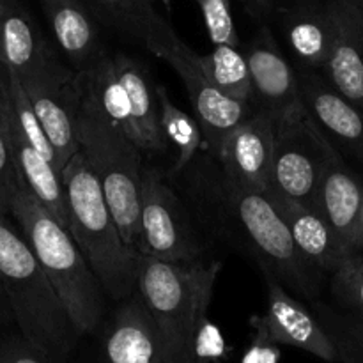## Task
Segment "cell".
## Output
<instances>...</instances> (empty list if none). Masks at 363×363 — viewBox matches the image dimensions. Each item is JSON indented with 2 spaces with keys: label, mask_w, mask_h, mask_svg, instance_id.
Here are the masks:
<instances>
[{
  "label": "cell",
  "mask_w": 363,
  "mask_h": 363,
  "mask_svg": "<svg viewBox=\"0 0 363 363\" xmlns=\"http://www.w3.org/2000/svg\"><path fill=\"white\" fill-rule=\"evenodd\" d=\"M314 206L353 254L358 250V222L363 206V179L333 151L319 183Z\"/></svg>",
  "instance_id": "cell-17"
},
{
  "label": "cell",
  "mask_w": 363,
  "mask_h": 363,
  "mask_svg": "<svg viewBox=\"0 0 363 363\" xmlns=\"http://www.w3.org/2000/svg\"><path fill=\"white\" fill-rule=\"evenodd\" d=\"M4 112H6V106H4ZM6 124L21 181L30 188L39 202L67 229V202L62 174L28 142V138L21 133L20 128L13 123L7 112Z\"/></svg>",
  "instance_id": "cell-24"
},
{
  "label": "cell",
  "mask_w": 363,
  "mask_h": 363,
  "mask_svg": "<svg viewBox=\"0 0 363 363\" xmlns=\"http://www.w3.org/2000/svg\"><path fill=\"white\" fill-rule=\"evenodd\" d=\"M20 82L55 147L62 172L66 163L80 151L77 135V69L59 59Z\"/></svg>",
  "instance_id": "cell-10"
},
{
  "label": "cell",
  "mask_w": 363,
  "mask_h": 363,
  "mask_svg": "<svg viewBox=\"0 0 363 363\" xmlns=\"http://www.w3.org/2000/svg\"><path fill=\"white\" fill-rule=\"evenodd\" d=\"M149 2H152V4H155V2H160V4H163V6H165L167 9L170 11V0H149Z\"/></svg>",
  "instance_id": "cell-36"
},
{
  "label": "cell",
  "mask_w": 363,
  "mask_h": 363,
  "mask_svg": "<svg viewBox=\"0 0 363 363\" xmlns=\"http://www.w3.org/2000/svg\"><path fill=\"white\" fill-rule=\"evenodd\" d=\"M113 66L126 89L133 142L142 152L163 155L169 149V140L162 126L160 99L156 87H152L145 67L133 57L113 53Z\"/></svg>",
  "instance_id": "cell-21"
},
{
  "label": "cell",
  "mask_w": 363,
  "mask_h": 363,
  "mask_svg": "<svg viewBox=\"0 0 363 363\" xmlns=\"http://www.w3.org/2000/svg\"><path fill=\"white\" fill-rule=\"evenodd\" d=\"M67 202V230L98 277L103 291L116 301L137 293L140 252L123 240L99 179L78 151L62 169Z\"/></svg>",
  "instance_id": "cell-3"
},
{
  "label": "cell",
  "mask_w": 363,
  "mask_h": 363,
  "mask_svg": "<svg viewBox=\"0 0 363 363\" xmlns=\"http://www.w3.org/2000/svg\"><path fill=\"white\" fill-rule=\"evenodd\" d=\"M194 59L204 77L215 85L218 91L236 101L254 103V84H252L250 67H248L245 52L240 46L215 45L211 52L199 55L194 53Z\"/></svg>",
  "instance_id": "cell-25"
},
{
  "label": "cell",
  "mask_w": 363,
  "mask_h": 363,
  "mask_svg": "<svg viewBox=\"0 0 363 363\" xmlns=\"http://www.w3.org/2000/svg\"><path fill=\"white\" fill-rule=\"evenodd\" d=\"M78 91V89H77ZM77 135L103 188L106 202L126 245L138 250L142 195V151L124 131L113 126L78 94Z\"/></svg>",
  "instance_id": "cell-5"
},
{
  "label": "cell",
  "mask_w": 363,
  "mask_h": 363,
  "mask_svg": "<svg viewBox=\"0 0 363 363\" xmlns=\"http://www.w3.org/2000/svg\"><path fill=\"white\" fill-rule=\"evenodd\" d=\"M252 84L254 103L272 113L277 121L303 101L300 77L293 69L268 27H262L245 50Z\"/></svg>",
  "instance_id": "cell-13"
},
{
  "label": "cell",
  "mask_w": 363,
  "mask_h": 363,
  "mask_svg": "<svg viewBox=\"0 0 363 363\" xmlns=\"http://www.w3.org/2000/svg\"><path fill=\"white\" fill-rule=\"evenodd\" d=\"M335 151L301 101L277 121L275 155L268 194L314 204L319 183Z\"/></svg>",
  "instance_id": "cell-7"
},
{
  "label": "cell",
  "mask_w": 363,
  "mask_h": 363,
  "mask_svg": "<svg viewBox=\"0 0 363 363\" xmlns=\"http://www.w3.org/2000/svg\"><path fill=\"white\" fill-rule=\"evenodd\" d=\"M0 363H55L21 333L0 337Z\"/></svg>",
  "instance_id": "cell-31"
},
{
  "label": "cell",
  "mask_w": 363,
  "mask_h": 363,
  "mask_svg": "<svg viewBox=\"0 0 363 363\" xmlns=\"http://www.w3.org/2000/svg\"><path fill=\"white\" fill-rule=\"evenodd\" d=\"M194 53V50L179 39L172 48L163 52L160 59L169 64L183 82L194 106L195 119L202 128L206 147L213 156H216L227 133L254 110L252 105L236 101L218 91L197 66Z\"/></svg>",
  "instance_id": "cell-11"
},
{
  "label": "cell",
  "mask_w": 363,
  "mask_h": 363,
  "mask_svg": "<svg viewBox=\"0 0 363 363\" xmlns=\"http://www.w3.org/2000/svg\"><path fill=\"white\" fill-rule=\"evenodd\" d=\"M353 2H354V4H357V6H358V7H360V9L363 11V0H353Z\"/></svg>",
  "instance_id": "cell-37"
},
{
  "label": "cell",
  "mask_w": 363,
  "mask_h": 363,
  "mask_svg": "<svg viewBox=\"0 0 363 363\" xmlns=\"http://www.w3.org/2000/svg\"><path fill=\"white\" fill-rule=\"evenodd\" d=\"M358 250L363 254V206L360 213V222H358Z\"/></svg>",
  "instance_id": "cell-35"
},
{
  "label": "cell",
  "mask_w": 363,
  "mask_h": 363,
  "mask_svg": "<svg viewBox=\"0 0 363 363\" xmlns=\"http://www.w3.org/2000/svg\"><path fill=\"white\" fill-rule=\"evenodd\" d=\"M222 264L138 259L137 293L155 319L169 363H201L208 308Z\"/></svg>",
  "instance_id": "cell-1"
},
{
  "label": "cell",
  "mask_w": 363,
  "mask_h": 363,
  "mask_svg": "<svg viewBox=\"0 0 363 363\" xmlns=\"http://www.w3.org/2000/svg\"><path fill=\"white\" fill-rule=\"evenodd\" d=\"M318 318L335 340L340 363H363V318L337 314L328 307H318Z\"/></svg>",
  "instance_id": "cell-27"
},
{
  "label": "cell",
  "mask_w": 363,
  "mask_h": 363,
  "mask_svg": "<svg viewBox=\"0 0 363 363\" xmlns=\"http://www.w3.org/2000/svg\"><path fill=\"white\" fill-rule=\"evenodd\" d=\"M7 2V0H0V6H2V4H6Z\"/></svg>",
  "instance_id": "cell-38"
},
{
  "label": "cell",
  "mask_w": 363,
  "mask_h": 363,
  "mask_svg": "<svg viewBox=\"0 0 363 363\" xmlns=\"http://www.w3.org/2000/svg\"><path fill=\"white\" fill-rule=\"evenodd\" d=\"M266 291V312L252 319L255 335L277 346L298 347L328 363H340L339 347L318 315L268 273Z\"/></svg>",
  "instance_id": "cell-9"
},
{
  "label": "cell",
  "mask_w": 363,
  "mask_h": 363,
  "mask_svg": "<svg viewBox=\"0 0 363 363\" xmlns=\"http://www.w3.org/2000/svg\"><path fill=\"white\" fill-rule=\"evenodd\" d=\"M59 60L38 23L20 0L0 6V66L20 80L32 77Z\"/></svg>",
  "instance_id": "cell-18"
},
{
  "label": "cell",
  "mask_w": 363,
  "mask_h": 363,
  "mask_svg": "<svg viewBox=\"0 0 363 363\" xmlns=\"http://www.w3.org/2000/svg\"><path fill=\"white\" fill-rule=\"evenodd\" d=\"M96 16L121 34L140 43L144 48L162 55L179 38L172 25L160 16L149 0H87Z\"/></svg>",
  "instance_id": "cell-22"
},
{
  "label": "cell",
  "mask_w": 363,
  "mask_h": 363,
  "mask_svg": "<svg viewBox=\"0 0 363 363\" xmlns=\"http://www.w3.org/2000/svg\"><path fill=\"white\" fill-rule=\"evenodd\" d=\"M18 190H20V174H18L13 149H11L4 99L0 92V213L2 215H11Z\"/></svg>",
  "instance_id": "cell-29"
},
{
  "label": "cell",
  "mask_w": 363,
  "mask_h": 363,
  "mask_svg": "<svg viewBox=\"0 0 363 363\" xmlns=\"http://www.w3.org/2000/svg\"><path fill=\"white\" fill-rule=\"evenodd\" d=\"M14 222L55 287L82 337L94 333L105 314V291L69 230L21 181L11 208Z\"/></svg>",
  "instance_id": "cell-4"
},
{
  "label": "cell",
  "mask_w": 363,
  "mask_h": 363,
  "mask_svg": "<svg viewBox=\"0 0 363 363\" xmlns=\"http://www.w3.org/2000/svg\"><path fill=\"white\" fill-rule=\"evenodd\" d=\"M240 2H241V4H243V6H245V4H247V0H240Z\"/></svg>",
  "instance_id": "cell-39"
},
{
  "label": "cell",
  "mask_w": 363,
  "mask_h": 363,
  "mask_svg": "<svg viewBox=\"0 0 363 363\" xmlns=\"http://www.w3.org/2000/svg\"><path fill=\"white\" fill-rule=\"evenodd\" d=\"M138 252L158 261L190 264L202 255V245L176 191L152 167L142 170Z\"/></svg>",
  "instance_id": "cell-8"
},
{
  "label": "cell",
  "mask_w": 363,
  "mask_h": 363,
  "mask_svg": "<svg viewBox=\"0 0 363 363\" xmlns=\"http://www.w3.org/2000/svg\"><path fill=\"white\" fill-rule=\"evenodd\" d=\"M156 92H158L160 99L163 131H165L169 144H172L177 151L174 165L170 169V176H176V174L183 172L188 163L197 155L201 144L204 142V135H202L199 121L183 112L177 105H174L165 89L156 87Z\"/></svg>",
  "instance_id": "cell-26"
},
{
  "label": "cell",
  "mask_w": 363,
  "mask_h": 363,
  "mask_svg": "<svg viewBox=\"0 0 363 363\" xmlns=\"http://www.w3.org/2000/svg\"><path fill=\"white\" fill-rule=\"evenodd\" d=\"M11 323H14L13 311H11V305L9 301H7L6 291H4L2 282H0V330L9 326Z\"/></svg>",
  "instance_id": "cell-34"
},
{
  "label": "cell",
  "mask_w": 363,
  "mask_h": 363,
  "mask_svg": "<svg viewBox=\"0 0 363 363\" xmlns=\"http://www.w3.org/2000/svg\"><path fill=\"white\" fill-rule=\"evenodd\" d=\"M245 363H279L277 344L255 335V342L245 357Z\"/></svg>",
  "instance_id": "cell-32"
},
{
  "label": "cell",
  "mask_w": 363,
  "mask_h": 363,
  "mask_svg": "<svg viewBox=\"0 0 363 363\" xmlns=\"http://www.w3.org/2000/svg\"><path fill=\"white\" fill-rule=\"evenodd\" d=\"M225 186L238 225L250 241L264 273L298 296L308 300L318 296L323 272L301 254L268 191L241 188L227 181Z\"/></svg>",
  "instance_id": "cell-6"
},
{
  "label": "cell",
  "mask_w": 363,
  "mask_h": 363,
  "mask_svg": "<svg viewBox=\"0 0 363 363\" xmlns=\"http://www.w3.org/2000/svg\"><path fill=\"white\" fill-rule=\"evenodd\" d=\"M103 363H169L162 335L138 293L121 301L103 342Z\"/></svg>",
  "instance_id": "cell-16"
},
{
  "label": "cell",
  "mask_w": 363,
  "mask_h": 363,
  "mask_svg": "<svg viewBox=\"0 0 363 363\" xmlns=\"http://www.w3.org/2000/svg\"><path fill=\"white\" fill-rule=\"evenodd\" d=\"M20 227L0 213V282L21 335L55 363H66L80 333Z\"/></svg>",
  "instance_id": "cell-2"
},
{
  "label": "cell",
  "mask_w": 363,
  "mask_h": 363,
  "mask_svg": "<svg viewBox=\"0 0 363 363\" xmlns=\"http://www.w3.org/2000/svg\"><path fill=\"white\" fill-rule=\"evenodd\" d=\"M335 21L323 74L337 92L363 110V11L353 0H328Z\"/></svg>",
  "instance_id": "cell-14"
},
{
  "label": "cell",
  "mask_w": 363,
  "mask_h": 363,
  "mask_svg": "<svg viewBox=\"0 0 363 363\" xmlns=\"http://www.w3.org/2000/svg\"><path fill=\"white\" fill-rule=\"evenodd\" d=\"M275 2L277 0H247L245 7H247V11L252 16L262 18L272 13V9L275 7Z\"/></svg>",
  "instance_id": "cell-33"
},
{
  "label": "cell",
  "mask_w": 363,
  "mask_h": 363,
  "mask_svg": "<svg viewBox=\"0 0 363 363\" xmlns=\"http://www.w3.org/2000/svg\"><path fill=\"white\" fill-rule=\"evenodd\" d=\"M60 52L77 71L105 53L98 20L87 0H39Z\"/></svg>",
  "instance_id": "cell-19"
},
{
  "label": "cell",
  "mask_w": 363,
  "mask_h": 363,
  "mask_svg": "<svg viewBox=\"0 0 363 363\" xmlns=\"http://www.w3.org/2000/svg\"><path fill=\"white\" fill-rule=\"evenodd\" d=\"M301 98L312 119L328 138L363 167V110L332 87L325 74L305 71L300 77Z\"/></svg>",
  "instance_id": "cell-15"
},
{
  "label": "cell",
  "mask_w": 363,
  "mask_h": 363,
  "mask_svg": "<svg viewBox=\"0 0 363 363\" xmlns=\"http://www.w3.org/2000/svg\"><path fill=\"white\" fill-rule=\"evenodd\" d=\"M269 197L275 202L282 218L286 220L294 243L298 245L301 254L323 273L332 275L351 255H354L340 241L335 230L330 227V223L314 204L275 197L272 194Z\"/></svg>",
  "instance_id": "cell-20"
},
{
  "label": "cell",
  "mask_w": 363,
  "mask_h": 363,
  "mask_svg": "<svg viewBox=\"0 0 363 363\" xmlns=\"http://www.w3.org/2000/svg\"><path fill=\"white\" fill-rule=\"evenodd\" d=\"M282 28L287 46L305 71L325 69L335 34V21L328 0L323 6L311 4L287 11Z\"/></svg>",
  "instance_id": "cell-23"
},
{
  "label": "cell",
  "mask_w": 363,
  "mask_h": 363,
  "mask_svg": "<svg viewBox=\"0 0 363 363\" xmlns=\"http://www.w3.org/2000/svg\"><path fill=\"white\" fill-rule=\"evenodd\" d=\"M275 140L277 119L261 108L234 126L216 152L227 183L250 190H268Z\"/></svg>",
  "instance_id": "cell-12"
},
{
  "label": "cell",
  "mask_w": 363,
  "mask_h": 363,
  "mask_svg": "<svg viewBox=\"0 0 363 363\" xmlns=\"http://www.w3.org/2000/svg\"><path fill=\"white\" fill-rule=\"evenodd\" d=\"M330 289L351 314L363 318V254H354L333 272Z\"/></svg>",
  "instance_id": "cell-28"
},
{
  "label": "cell",
  "mask_w": 363,
  "mask_h": 363,
  "mask_svg": "<svg viewBox=\"0 0 363 363\" xmlns=\"http://www.w3.org/2000/svg\"><path fill=\"white\" fill-rule=\"evenodd\" d=\"M201 7L206 30L213 45L240 46L236 25H234L230 0H195Z\"/></svg>",
  "instance_id": "cell-30"
}]
</instances>
